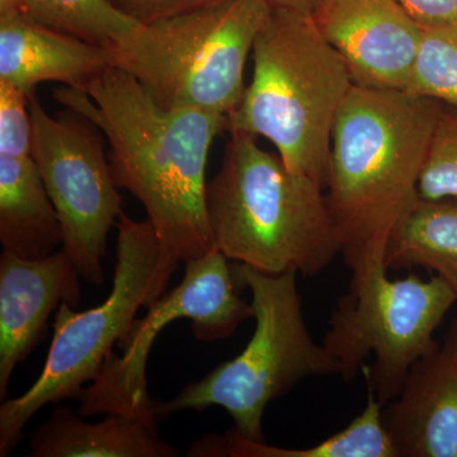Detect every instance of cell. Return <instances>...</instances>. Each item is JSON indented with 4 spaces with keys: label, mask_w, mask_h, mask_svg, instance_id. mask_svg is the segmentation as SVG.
Listing matches in <instances>:
<instances>
[{
    "label": "cell",
    "mask_w": 457,
    "mask_h": 457,
    "mask_svg": "<svg viewBox=\"0 0 457 457\" xmlns=\"http://www.w3.org/2000/svg\"><path fill=\"white\" fill-rule=\"evenodd\" d=\"M54 97L104 132L117 187L145 209L165 255L203 257L213 240L206 209V167L227 117L197 108H164L122 69L110 66L86 90Z\"/></svg>",
    "instance_id": "obj_1"
},
{
    "label": "cell",
    "mask_w": 457,
    "mask_h": 457,
    "mask_svg": "<svg viewBox=\"0 0 457 457\" xmlns=\"http://www.w3.org/2000/svg\"><path fill=\"white\" fill-rule=\"evenodd\" d=\"M442 106L409 90L348 93L333 128L326 195L351 272L385 262L393 231L420 198Z\"/></svg>",
    "instance_id": "obj_2"
},
{
    "label": "cell",
    "mask_w": 457,
    "mask_h": 457,
    "mask_svg": "<svg viewBox=\"0 0 457 457\" xmlns=\"http://www.w3.org/2000/svg\"><path fill=\"white\" fill-rule=\"evenodd\" d=\"M206 209L213 246L260 272L312 278L341 254L326 189L288 170L253 135L230 134Z\"/></svg>",
    "instance_id": "obj_3"
},
{
    "label": "cell",
    "mask_w": 457,
    "mask_h": 457,
    "mask_svg": "<svg viewBox=\"0 0 457 457\" xmlns=\"http://www.w3.org/2000/svg\"><path fill=\"white\" fill-rule=\"evenodd\" d=\"M253 77L225 132L270 141L286 168L327 188L330 140L351 92L345 60L319 32L311 14L270 7L255 37Z\"/></svg>",
    "instance_id": "obj_4"
},
{
    "label": "cell",
    "mask_w": 457,
    "mask_h": 457,
    "mask_svg": "<svg viewBox=\"0 0 457 457\" xmlns=\"http://www.w3.org/2000/svg\"><path fill=\"white\" fill-rule=\"evenodd\" d=\"M116 261L110 296L96 308L75 312L62 303L54 321L46 362L32 386L0 407V456L7 457L29 420L45 405L78 399L130 332L140 308H152L167 291L179 266L165 255L152 222L121 213L117 221Z\"/></svg>",
    "instance_id": "obj_5"
},
{
    "label": "cell",
    "mask_w": 457,
    "mask_h": 457,
    "mask_svg": "<svg viewBox=\"0 0 457 457\" xmlns=\"http://www.w3.org/2000/svg\"><path fill=\"white\" fill-rule=\"evenodd\" d=\"M233 270L242 290L252 294L255 329L251 341L236 359L188 384L176 398L155 402V411L158 420H165L179 411L218 405L240 435L266 441L262 423L267 405L303 378L339 375V366L309 333L297 273L269 275L239 262H233Z\"/></svg>",
    "instance_id": "obj_6"
},
{
    "label": "cell",
    "mask_w": 457,
    "mask_h": 457,
    "mask_svg": "<svg viewBox=\"0 0 457 457\" xmlns=\"http://www.w3.org/2000/svg\"><path fill=\"white\" fill-rule=\"evenodd\" d=\"M266 0H212L141 25L108 47L159 106L228 116L245 95V69L270 13Z\"/></svg>",
    "instance_id": "obj_7"
},
{
    "label": "cell",
    "mask_w": 457,
    "mask_h": 457,
    "mask_svg": "<svg viewBox=\"0 0 457 457\" xmlns=\"http://www.w3.org/2000/svg\"><path fill=\"white\" fill-rule=\"evenodd\" d=\"M387 272L385 262L352 270L350 288L337 303L323 339L343 380L362 370L383 405L402 392L414 363L437 347L436 329L457 302L438 276L392 279Z\"/></svg>",
    "instance_id": "obj_8"
},
{
    "label": "cell",
    "mask_w": 457,
    "mask_h": 457,
    "mask_svg": "<svg viewBox=\"0 0 457 457\" xmlns=\"http://www.w3.org/2000/svg\"><path fill=\"white\" fill-rule=\"evenodd\" d=\"M179 286L164 294L137 319L130 332L119 343L121 356L112 353L97 378L80 394L78 414L82 417L120 413L143 418L158 426L155 402L147 394L146 365L156 337L168 324L186 319L198 341H224L240 324L253 318L251 303L239 296L242 290L233 262L213 248L203 257L186 262Z\"/></svg>",
    "instance_id": "obj_9"
},
{
    "label": "cell",
    "mask_w": 457,
    "mask_h": 457,
    "mask_svg": "<svg viewBox=\"0 0 457 457\" xmlns=\"http://www.w3.org/2000/svg\"><path fill=\"white\" fill-rule=\"evenodd\" d=\"M32 158L55 206L62 249L80 278L104 282L108 234L121 216L122 198L104 150V132L80 114L53 117L29 95Z\"/></svg>",
    "instance_id": "obj_10"
},
{
    "label": "cell",
    "mask_w": 457,
    "mask_h": 457,
    "mask_svg": "<svg viewBox=\"0 0 457 457\" xmlns=\"http://www.w3.org/2000/svg\"><path fill=\"white\" fill-rule=\"evenodd\" d=\"M311 17L354 86L407 90L423 29L398 0H315Z\"/></svg>",
    "instance_id": "obj_11"
},
{
    "label": "cell",
    "mask_w": 457,
    "mask_h": 457,
    "mask_svg": "<svg viewBox=\"0 0 457 457\" xmlns=\"http://www.w3.org/2000/svg\"><path fill=\"white\" fill-rule=\"evenodd\" d=\"M381 416L398 457H457V318Z\"/></svg>",
    "instance_id": "obj_12"
},
{
    "label": "cell",
    "mask_w": 457,
    "mask_h": 457,
    "mask_svg": "<svg viewBox=\"0 0 457 457\" xmlns=\"http://www.w3.org/2000/svg\"><path fill=\"white\" fill-rule=\"evenodd\" d=\"M79 272L64 249L41 260L0 255V398L11 376L40 341L51 312L80 303Z\"/></svg>",
    "instance_id": "obj_13"
},
{
    "label": "cell",
    "mask_w": 457,
    "mask_h": 457,
    "mask_svg": "<svg viewBox=\"0 0 457 457\" xmlns=\"http://www.w3.org/2000/svg\"><path fill=\"white\" fill-rule=\"evenodd\" d=\"M110 66L106 47L47 29L25 14L0 21V80L29 95L44 82L86 90Z\"/></svg>",
    "instance_id": "obj_14"
},
{
    "label": "cell",
    "mask_w": 457,
    "mask_h": 457,
    "mask_svg": "<svg viewBox=\"0 0 457 457\" xmlns=\"http://www.w3.org/2000/svg\"><path fill=\"white\" fill-rule=\"evenodd\" d=\"M32 457H177L161 440L158 426L130 414H107L102 422H83L68 407H57L31 436Z\"/></svg>",
    "instance_id": "obj_15"
},
{
    "label": "cell",
    "mask_w": 457,
    "mask_h": 457,
    "mask_svg": "<svg viewBox=\"0 0 457 457\" xmlns=\"http://www.w3.org/2000/svg\"><path fill=\"white\" fill-rule=\"evenodd\" d=\"M0 243L3 251L41 260L64 245L55 206L32 156H0Z\"/></svg>",
    "instance_id": "obj_16"
},
{
    "label": "cell",
    "mask_w": 457,
    "mask_h": 457,
    "mask_svg": "<svg viewBox=\"0 0 457 457\" xmlns=\"http://www.w3.org/2000/svg\"><path fill=\"white\" fill-rule=\"evenodd\" d=\"M387 270L423 269L457 294V198H418L387 243Z\"/></svg>",
    "instance_id": "obj_17"
},
{
    "label": "cell",
    "mask_w": 457,
    "mask_h": 457,
    "mask_svg": "<svg viewBox=\"0 0 457 457\" xmlns=\"http://www.w3.org/2000/svg\"><path fill=\"white\" fill-rule=\"evenodd\" d=\"M384 405L369 389L368 404L360 416L314 446L285 449L253 441L236 429L227 436L209 435L189 450L191 456L231 457H398L383 423Z\"/></svg>",
    "instance_id": "obj_18"
},
{
    "label": "cell",
    "mask_w": 457,
    "mask_h": 457,
    "mask_svg": "<svg viewBox=\"0 0 457 457\" xmlns=\"http://www.w3.org/2000/svg\"><path fill=\"white\" fill-rule=\"evenodd\" d=\"M23 14L35 22L108 49L141 26L111 0H22Z\"/></svg>",
    "instance_id": "obj_19"
},
{
    "label": "cell",
    "mask_w": 457,
    "mask_h": 457,
    "mask_svg": "<svg viewBox=\"0 0 457 457\" xmlns=\"http://www.w3.org/2000/svg\"><path fill=\"white\" fill-rule=\"evenodd\" d=\"M422 29L407 90L457 107V27Z\"/></svg>",
    "instance_id": "obj_20"
},
{
    "label": "cell",
    "mask_w": 457,
    "mask_h": 457,
    "mask_svg": "<svg viewBox=\"0 0 457 457\" xmlns=\"http://www.w3.org/2000/svg\"><path fill=\"white\" fill-rule=\"evenodd\" d=\"M418 194L425 200L457 198V107L442 106Z\"/></svg>",
    "instance_id": "obj_21"
},
{
    "label": "cell",
    "mask_w": 457,
    "mask_h": 457,
    "mask_svg": "<svg viewBox=\"0 0 457 457\" xmlns=\"http://www.w3.org/2000/svg\"><path fill=\"white\" fill-rule=\"evenodd\" d=\"M32 140L29 93L0 80V156H32Z\"/></svg>",
    "instance_id": "obj_22"
},
{
    "label": "cell",
    "mask_w": 457,
    "mask_h": 457,
    "mask_svg": "<svg viewBox=\"0 0 457 457\" xmlns=\"http://www.w3.org/2000/svg\"><path fill=\"white\" fill-rule=\"evenodd\" d=\"M111 2L140 25H149L156 21L201 7L212 0H111Z\"/></svg>",
    "instance_id": "obj_23"
},
{
    "label": "cell",
    "mask_w": 457,
    "mask_h": 457,
    "mask_svg": "<svg viewBox=\"0 0 457 457\" xmlns=\"http://www.w3.org/2000/svg\"><path fill=\"white\" fill-rule=\"evenodd\" d=\"M422 29L457 27V0H398Z\"/></svg>",
    "instance_id": "obj_24"
},
{
    "label": "cell",
    "mask_w": 457,
    "mask_h": 457,
    "mask_svg": "<svg viewBox=\"0 0 457 457\" xmlns=\"http://www.w3.org/2000/svg\"><path fill=\"white\" fill-rule=\"evenodd\" d=\"M270 7L291 9L311 14L315 0H266Z\"/></svg>",
    "instance_id": "obj_25"
},
{
    "label": "cell",
    "mask_w": 457,
    "mask_h": 457,
    "mask_svg": "<svg viewBox=\"0 0 457 457\" xmlns=\"http://www.w3.org/2000/svg\"><path fill=\"white\" fill-rule=\"evenodd\" d=\"M23 14L22 0H0V21Z\"/></svg>",
    "instance_id": "obj_26"
}]
</instances>
